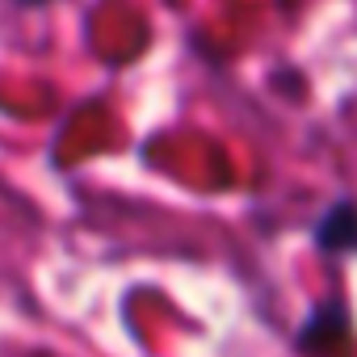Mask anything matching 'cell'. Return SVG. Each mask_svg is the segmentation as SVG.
<instances>
[{
    "label": "cell",
    "mask_w": 357,
    "mask_h": 357,
    "mask_svg": "<svg viewBox=\"0 0 357 357\" xmlns=\"http://www.w3.org/2000/svg\"><path fill=\"white\" fill-rule=\"evenodd\" d=\"M349 336H353L349 311H344L340 303H324V307H315V311L307 315V328H303L298 344H303V353H311V357H336V353L349 349Z\"/></svg>",
    "instance_id": "obj_1"
},
{
    "label": "cell",
    "mask_w": 357,
    "mask_h": 357,
    "mask_svg": "<svg viewBox=\"0 0 357 357\" xmlns=\"http://www.w3.org/2000/svg\"><path fill=\"white\" fill-rule=\"evenodd\" d=\"M315 240H319V248H328V252H353V248H357V206H353V202H336V206L324 215Z\"/></svg>",
    "instance_id": "obj_2"
}]
</instances>
